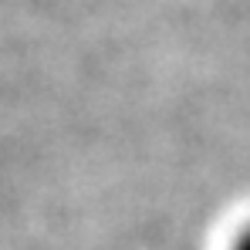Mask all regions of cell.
<instances>
[{"mask_svg": "<svg viewBox=\"0 0 250 250\" xmlns=\"http://www.w3.org/2000/svg\"><path fill=\"white\" fill-rule=\"evenodd\" d=\"M233 250H250V230L240 233V240H237V247H233Z\"/></svg>", "mask_w": 250, "mask_h": 250, "instance_id": "1", "label": "cell"}]
</instances>
